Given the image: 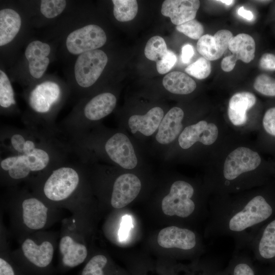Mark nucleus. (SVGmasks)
Wrapping results in <instances>:
<instances>
[{
  "mask_svg": "<svg viewBox=\"0 0 275 275\" xmlns=\"http://www.w3.org/2000/svg\"><path fill=\"white\" fill-rule=\"evenodd\" d=\"M274 216L275 198L265 194L223 198L210 204L205 235L233 238L234 252H238L248 248L259 230Z\"/></svg>",
  "mask_w": 275,
  "mask_h": 275,
  "instance_id": "obj_1",
  "label": "nucleus"
},
{
  "mask_svg": "<svg viewBox=\"0 0 275 275\" xmlns=\"http://www.w3.org/2000/svg\"><path fill=\"white\" fill-rule=\"evenodd\" d=\"M86 163L68 159L30 181L34 193L49 204H78L86 193Z\"/></svg>",
  "mask_w": 275,
  "mask_h": 275,
  "instance_id": "obj_2",
  "label": "nucleus"
},
{
  "mask_svg": "<svg viewBox=\"0 0 275 275\" xmlns=\"http://www.w3.org/2000/svg\"><path fill=\"white\" fill-rule=\"evenodd\" d=\"M69 144L62 141L56 144L39 148L28 155L1 156V181L14 186L23 181L29 182L42 173L68 160L71 154Z\"/></svg>",
  "mask_w": 275,
  "mask_h": 275,
  "instance_id": "obj_3",
  "label": "nucleus"
},
{
  "mask_svg": "<svg viewBox=\"0 0 275 275\" xmlns=\"http://www.w3.org/2000/svg\"><path fill=\"white\" fill-rule=\"evenodd\" d=\"M61 98L62 91L58 84L46 81L37 85L28 96L29 105L34 116L24 123L25 126L60 135L53 110Z\"/></svg>",
  "mask_w": 275,
  "mask_h": 275,
  "instance_id": "obj_4",
  "label": "nucleus"
},
{
  "mask_svg": "<svg viewBox=\"0 0 275 275\" xmlns=\"http://www.w3.org/2000/svg\"><path fill=\"white\" fill-rule=\"evenodd\" d=\"M62 141L60 135L25 126L20 128L4 125L0 130L1 151L6 155H28Z\"/></svg>",
  "mask_w": 275,
  "mask_h": 275,
  "instance_id": "obj_5",
  "label": "nucleus"
},
{
  "mask_svg": "<svg viewBox=\"0 0 275 275\" xmlns=\"http://www.w3.org/2000/svg\"><path fill=\"white\" fill-rule=\"evenodd\" d=\"M194 195L195 188L190 183L180 180L174 181L169 194L162 200L163 212L170 216H176L185 219L194 216L199 211L196 202L193 199Z\"/></svg>",
  "mask_w": 275,
  "mask_h": 275,
  "instance_id": "obj_6",
  "label": "nucleus"
},
{
  "mask_svg": "<svg viewBox=\"0 0 275 275\" xmlns=\"http://www.w3.org/2000/svg\"><path fill=\"white\" fill-rule=\"evenodd\" d=\"M23 259L18 266L30 274L44 275L50 270L54 247L48 240L37 243L31 238H26L21 244Z\"/></svg>",
  "mask_w": 275,
  "mask_h": 275,
  "instance_id": "obj_7",
  "label": "nucleus"
},
{
  "mask_svg": "<svg viewBox=\"0 0 275 275\" xmlns=\"http://www.w3.org/2000/svg\"><path fill=\"white\" fill-rule=\"evenodd\" d=\"M12 194V201L21 211L24 226L34 231L44 228L48 221L49 204L34 193L20 191Z\"/></svg>",
  "mask_w": 275,
  "mask_h": 275,
  "instance_id": "obj_8",
  "label": "nucleus"
},
{
  "mask_svg": "<svg viewBox=\"0 0 275 275\" xmlns=\"http://www.w3.org/2000/svg\"><path fill=\"white\" fill-rule=\"evenodd\" d=\"M259 154L250 148L240 147L227 157L223 168V186L228 188L242 174L254 171L261 163Z\"/></svg>",
  "mask_w": 275,
  "mask_h": 275,
  "instance_id": "obj_9",
  "label": "nucleus"
},
{
  "mask_svg": "<svg viewBox=\"0 0 275 275\" xmlns=\"http://www.w3.org/2000/svg\"><path fill=\"white\" fill-rule=\"evenodd\" d=\"M107 62L106 54L100 49L80 54L74 65V75L78 85L84 88L91 87L101 75Z\"/></svg>",
  "mask_w": 275,
  "mask_h": 275,
  "instance_id": "obj_10",
  "label": "nucleus"
},
{
  "mask_svg": "<svg viewBox=\"0 0 275 275\" xmlns=\"http://www.w3.org/2000/svg\"><path fill=\"white\" fill-rule=\"evenodd\" d=\"M106 35L104 30L95 24H89L72 32L67 36L66 45L73 54L97 49L104 45Z\"/></svg>",
  "mask_w": 275,
  "mask_h": 275,
  "instance_id": "obj_11",
  "label": "nucleus"
},
{
  "mask_svg": "<svg viewBox=\"0 0 275 275\" xmlns=\"http://www.w3.org/2000/svg\"><path fill=\"white\" fill-rule=\"evenodd\" d=\"M247 249L252 251L255 261L275 265V216L259 230Z\"/></svg>",
  "mask_w": 275,
  "mask_h": 275,
  "instance_id": "obj_12",
  "label": "nucleus"
},
{
  "mask_svg": "<svg viewBox=\"0 0 275 275\" xmlns=\"http://www.w3.org/2000/svg\"><path fill=\"white\" fill-rule=\"evenodd\" d=\"M158 244L164 248L177 249L190 252L200 248L198 236L193 231L186 228L170 226L162 229L157 236Z\"/></svg>",
  "mask_w": 275,
  "mask_h": 275,
  "instance_id": "obj_13",
  "label": "nucleus"
},
{
  "mask_svg": "<svg viewBox=\"0 0 275 275\" xmlns=\"http://www.w3.org/2000/svg\"><path fill=\"white\" fill-rule=\"evenodd\" d=\"M140 179L131 173L119 175L115 180L110 202L114 208L119 209L127 206L138 196L141 189Z\"/></svg>",
  "mask_w": 275,
  "mask_h": 275,
  "instance_id": "obj_14",
  "label": "nucleus"
},
{
  "mask_svg": "<svg viewBox=\"0 0 275 275\" xmlns=\"http://www.w3.org/2000/svg\"><path fill=\"white\" fill-rule=\"evenodd\" d=\"M218 130L216 125L202 120L186 127L178 137L179 146L187 149L199 142L205 145H210L216 140Z\"/></svg>",
  "mask_w": 275,
  "mask_h": 275,
  "instance_id": "obj_15",
  "label": "nucleus"
},
{
  "mask_svg": "<svg viewBox=\"0 0 275 275\" xmlns=\"http://www.w3.org/2000/svg\"><path fill=\"white\" fill-rule=\"evenodd\" d=\"M233 37L232 33L227 30H219L213 36L203 35L197 42V50L206 59L216 60L227 49Z\"/></svg>",
  "mask_w": 275,
  "mask_h": 275,
  "instance_id": "obj_16",
  "label": "nucleus"
},
{
  "mask_svg": "<svg viewBox=\"0 0 275 275\" xmlns=\"http://www.w3.org/2000/svg\"><path fill=\"white\" fill-rule=\"evenodd\" d=\"M200 5L198 0H166L162 3L161 13L178 25L194 19Z\"/></svg>",
  "mask_w": 275,
  "mask_h": 275,
  "instance_id": "obj_17",
  "label": "nucleus"
},
{
  "mask_svg": "<svg viewBox=\"0 0 275 275\" xmlns=\"http://www.w3.org/2000/svg\"><path fill=\"white\" fill-rule=\"evenodd\" d=\"M62 268H73L81 264L87 259V248L85 244L75 240L69 235L62 236L59 242Z\"/></svg>",
  "mask_w": 275,
  "mask_h": 275,
  "instance_id": "obj_18",
  "label": "nucleus"
},
{
  "mask_svg": "<svg viewBox=\"0 0 275 275\" xmlns=\"http://www.w3.org/2000/svg\"><path fill=\"white\" fill-rule=\"evenodd\" d=\"M183 110L179 107L170 109L164 116L155 136L156 141L161 145H168L175 140L181 133Z\"/></svg>",
  "mask_w": 275,
  "mask_h": 275,
  "instance_id": "obj_19",
  "label": "nucleus"
},
{
  "mask_svg": "<svg viewBox=\"0 0 275 275\" xmlns=\"http://www.w3.org/2000/svg\"><path fill=\"white\" fill-rule=\"evenodd\" d=\"M51 51L50 46L39 40L30 42L26 47L25 56L29 62L31 75L35 78L42 76L49 63L47 56Z\"/></svg>",
  "mask_w": 275,
  "mask_h": 275,
  "instance_id": "obj_20",
  "label": "nucleus"
},
{
  "mask_svg": "<svg viewBox=\"0 0 275 275\" xmlns=\"http://www.w3.org/2000/svg\"><path fill=\"white\" fill-rule=\"evenodd\" d=\"M163 117V109L160 107H154L145 115L131 116L128 119V126L133 134L140 132L149 136L158 130Z\"/></svg>",
  "mask_w": 275,
  "mask_h": 275,
  "instance_id": "obj_21",
  "label": "nucleus"
},
{
  "mask_svg": "<svg viewBox=\"0 0 275 275\" xmlns=\"http://www.w3.org/2000/svg\"><path fill=\"white\" fill-rule=\"evenodd\" d=\"M256 98L252 93L238 92L230 98L228 115L231 122L235 126H241L247 121V112L255 104Z\"/></svg>",
  "mask_w": 275,
  "mask_h": 275,
  "instance_id": "obj_22",
  "label": "nucleus"
},
{
  "mask_svg": "<svg viewBox=\"0 0 275 275\" xmlns=\"http://www.w3.org/2000/svg\"><path fill=\"white\" fill-rule=\"evenodd\" d=\"M243 252H234L228 265L221 268L216 275H261L259 264Z\"/></svg>",
  "mask_w": 275,
  "mask_h": 275,
  "instance_id": "obj_23",
  "label": "nucleus"
},
{
  "mask_svg": "<svg viewBox=\"0 0 275 275\" xmlns=\"http://www.w3.org/2000/svg\"><path fill=\"white\" fill-rule=\"evenodd\" d=\"M21 25L19 14L12 9L0 11V46L11 42L19 32Z\"/></svg>",
  "mask_w": 275,
  "mask_h": 275,
  "instance_id": "obj_24",
  "label": "nucleus"
},
{
  "mask_svg": "<svg viewBox=\"0 0 275 275\" xmlns=\"http://www.w3.org/2000/svg\"><path fill=\"white\" fill-rule=\"evenodd\" d=\"M162 85L169 92L180 95L191 93L197 86L193 78L180 71H173L167 74L163 78Z\"/></svg>",
  "mask_w": 275,
  "mask_h": 275,
  "instance_id": "obj_25",
  "label": "nucleus"
},
{
  "mask_svg": "<svg viewBox=\"0 0 275 275\" xmlns=\"http://www.w3.org/2000/svg\"><path fill=\"white\" fill-rule=\"evenodd\" d=\"M228 48L237 60L248 63L255 57V42L250 35L241 33L233 37L230 40Z\"/></svg>",
  "mask_w": 275,
  "mask_h": 275,
  "instance_id": "obj_26",
  "label": "nucleus"
},
{
  "mask_svg": "<svg viewBox=\"0 0 275 275\" xmlns=\"http://www.w3.org/2000/svg\"><path fill=\"white\" fill-rule=\"evenodd\" d=\"M112 2L114 15L119 21H130L137 14L138 5L135 0H113Z\"/></svg>",
  "mask_w": 275,
  "mask_h": 275,
  "instance_id": "obj_27",
  "label": "nucleus"
},
{
  "mask_svg": "<svg viewBox=\"0 0 275 275\" xmlns=\"http://www.w3.org/2000/svg\"><path fill=\"white\" fill-rule=\"evenodd\" d=\"M168 49L164 40L159 36L150 38L145 47L146 57L156 63L161 60L167 53Z\"/></svg>",
  "mask_w": 275,
  "mask_h": 275,
  "instance_id": "obj_28",
  "label": "nucleus"
},
{
  "mask_svg": "<svg viewBox=\"0 0 275 275\" xmlns=\"http://www.w3.org/2000/svg\"><path fill=\"white\" fill-rule=\"evenodd\" d=\"M14 92L7 74L0 70V105L3 109H9L15 105Z\"/></svg>",
  "mask_w": 275,
  "mask_h": 275,
  "instance_id": "obj_29",
  "label": "nucleus"
},
{
  "mask_svg": "<svg viewBox=\"0 0 275 275\" xmlns=\"http://www.w3.org/2000/svg\"><path fill=\"white\" fill-rule=\"evenodd\" d=\"M185 275H216L221 268L219 262L211 258L187 268Z\"/></svg>",
  "mask_w": 275,
  "mask_h": 275,
  "instance_id": "obj_30",
  "label": "nucleus"
},
{
  "mask_svg": "<svg viewBox=\"0 0 275 275\" xmlns=\"http://www.w3.org/2000/svg\"><path fill=\"white\" fill-rule=\"evenodd\" d=\"M107 263L108 260L104 255H95L88 261L79 275H106Z\"/></svg>",
  "mask_w": 275,
  "mask_h": 275,
  "instance_id": "obj_31",
  "label": "nucleus"
},
{
  "mask_svg": "<svg viewBox=\"0 0 275 275\" xmlns=\"http://www.w3.org/2000/svg\"><path fill=\"white\" fill-rule=\"evenodd\" d=\"M211 70L209 61L204 57L200 58L185 69L187 73L199 79L207 77L210 74Z\"/></svg>",
  "mask_w": 275,
  "mask_h": 275,
  "instance_id": "obj_32",
  "label": "nucleus"
},
{
  "mask_svg": "<svg viewBox=\"0 0 275 275\" xmlns=\"http://www.w3.org/2000/svg\"><path fill=\"white\" fill-rule=\"evenodd\" d=\"M66 5L64 0H43L41 1L40 11L45 17L53 18L64 10Z\"/></svg>",
  "mask_w": 275,
  "mask_h": 275,
  "instance_id": "obj_33",
  "label": "nucleus"
},
{
  "mask_svg": "<svg viewBox=\"0 0 275 275\" xmlns=\"http://www.w3.org/2000/svg\"><path fill=\"white\" fill-rule=\"evenodd\" d=\"M254 87L262 95L275 96V78L266 74L258 75L255 80Z\"/></svg>",
  "mask_w": 275,
  "mask_h": 275,
  "instance_id": "obj_34",
  "label": "nucleus"
},
{
  "mask_svg": "<svg viewBox=\"0 0 275 275\" xmlns=\"http://www.w3.org/2000/svg\"><path fill=\"white\" fill-rule=\"evenodd\" d=\"M176 29L193 39H199L204 33V28L200 22L194 19L177 25Z\"/></svg>",
  "mask_w": 275,
  "mask_h": 275,
  "instance_id": "obj_35",
  "label": "nucleus"
},
{
  "mask_svg": "<svg viewBox=\"0 0 275 275\" xmlns=\"http://www.w3.org/2000/svg\"><path fill=\"white\" fill-rule=\"evenodd\" d=\"M176 62L177 57L175 53L168 50L167 54L156 62V69L159 74H165L174 67Z\"/></svg>",
  "mask_w": 275,
  "mask_h": 275,
  "instance_id": "obj_36",
  "label": "nucleus"
},
{
  "mask_svg": "<svg viewBox=\"0 0 275 275\" xmlns=\"http://www.w3.org/2000/svg\"><path fill=\"white\" fill-rule=\"evenodd\" d=\"M0 275H26L25 273L10 260L4 257L0 258Z\"/></svg>",
  "mask_w": 275,
  "mask_h": 275,
  "instance_id": "obj_37",
  "label": "nucleus"
},
{
  "mask_svg": "<svg viewBox=\"0 0 275 275\" xmlns=\"http://www.w3.org/2000/svg\"><path fill=\"white\" fill-rule=\"evenodd\" d=\"M263 126L266 132L275 136V107L265 112L263 118Z\"/></svg>",
  "mask_w": 275,
  "mask_h": 275,
  "instance_id": "obj_38",
  "label": "nucleus"
},
{
  "mask_svg": "<svg viewBox=\"0 0 275 275\" xmlns=\"http://www.w3.org/2000/svg\"><path fill=\"white\" fill-rule=\"evenodd\" d=\"M260 66L265 70H275V55L266 53L263 54L260 60Z\"/></svg>",
  "mask_w": 275,
  "mask_h": 275,
  "instance_id": "obj_39",
  "label": "nucleus"
},
{
  "mask_svg": "<svg viewBox=\"0 0 275 275\" xmlns=\"http://www.w3.org/2000/svg\"><path fill=\"white\" fill-rule=\"evenodd\" d=\"M237 60L233 54L226 57L221 62L222 70L225 72L231 71L234 69Z\"/></svg>",
  "mask_w": 275,
  "mask_h": 275,
  "instance_id": "obj_40",
  "label": "nucleus"
},
{
  "mask_svg": "<svg viewBox=\"0 0 275 275\" xmlns=\"http://www.w3.org/2000/svg\"><path fill=\"white\" fill-rule=\"evenodd\" d=\"M194 54V50L193 46L189 44H184L181 49L182 62L184 64L188 63Z\"/></svg>",
  "mask_w": 275,
  "mask_h": 275,
  "instance_id": "obj_41",
  "label": "nucleus"
},
{
  "mask_svg": "<svg viewBox=\"0 0 275 275\" xmlns=\"http://www.w3.org/2000/svg\"><path fill=\"white\" fill-rule=\"evenodd\" d=\"M124 218L123 219L121 227L119 233V238L121 240H124L127 236L130 225V219L129 217L126 216H124Z\"/></svg>",
  "mask_w": 275,
  "mask_h": 275,
  "instance_id": "obj_42",
  "label": "nucleus"
},
{
  "mask_svg": "<svg viewBox=\"0 0 275 275\" xmlns=\"http://www.w3.org/2000/svg\"><path fill=\"white\" fill-rule=\"evenodd\" d=\"M238 14L248 20H252L254 17L253 13L246 10L244 7H240L237 11Z\"/></svg>",
  "mask_w": 275,
  "mask_h": 275,
  "instance_id": "obj_43",
  "label": "nucleus"
},
{
  "mask_svg": "<svg viewBox=\"0 0 275 275\" xmlns=\"http://www.w3.org/2000/svg\"><path fill=\"white\" fill-rule=\"evenodd\" d=\"M261 275H275V265L261 267L259 265Z\"/></svg>",
  "mask_w": 275,
  "mask_h": 275,
  "instance_id": "obj_44",
  "label": "nucleus"
},
{
  "mask_svg": "<svg viewBox=\"0 0 275 275\" xmlns=\"http://www.w3.org/2000/svg\"><path fill=\"white\" fill-rule=\"evenodd\" d=\"M217 2H221L223 4H225V5L227 6H230L232 5L234 3V1H232V0H220V1H217Z\"/></svg>",
  "mask_w": 275,
  "mask_h": 275,
  "instance_id": "obj_45",
  "label": "nucleus"
}]
</instances>
